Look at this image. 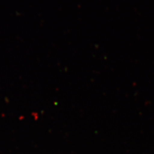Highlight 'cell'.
<instances>
[]
</instances>
